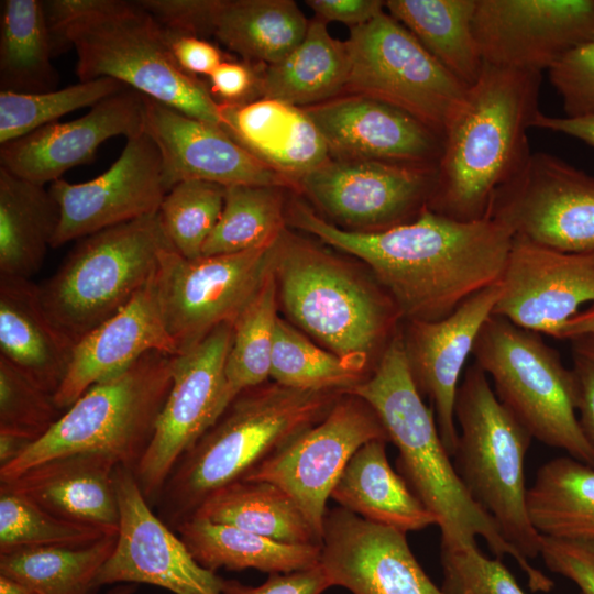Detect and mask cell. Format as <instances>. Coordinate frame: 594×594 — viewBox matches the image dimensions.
<instances>
[{"label":"cell","instance_id":"15","mask_svg":"<svg viewBox=\"0 0 594 594\" xmlns=\"http://www.w3.org/2000/svg\"><path fill=\"white\" fill-rule=\"evenodd\" d=\"M493 218L514 235L570 253H594V177L544 152L493 201Z\"/></svg>","mask_w":594,"mask_h":594},{"label":"cell","instance_id":"33","mask_svg":"<svg viewBox=\"0 0 594 594\" xmlns=\"http://www.w3.org/2000/svg\"><path fill=\"white\" fill-rule=\"evenodd\" d=\"M349 68L346 43L332 37L317 18L287 56L262 69L261 98L300 108L328 101L345 91Z\"/></svg>","mask_w":594,"mask_h":594},{"label":"cell","instance_id":"59","mask_svg":"<svg viewBox=\"0 0 594 594\" xmlns=\"http://www.w3.org/2000/svg\"><path fill=\"white\" fill-rule=\"evenodd\" d=\"M0 594H36L28 586L10 579L0 575Z\"/></svg>","mask_w":594,"mask_h":594},{"label":"cell","instance_id":"31","mask_svg":"<svg viewBox=\"0 0 594 594\" xmlns=\"http://www.w3.org/2000/svg\"><path fill=\"white\" fill-rule=\"evenodd\" d=\"M61 220L50 188L0 166V276L31 279Z\"/></svg>","mask_w":594,"mask_h":594},{"label":"cell","instance_id":"25","mask_svg":"<svg viewBox=\"0 0 594 594\" xmlns=\"http://www.w3.org/2000/svg\"><path fill=\"white\" fill-rule=\"evenodd\" d=\"M144 95L132 88L105 98L78 119L54 122L0 145V166L46 185L70 168L91 162L107 140L143 132Z\"/></svg>","mask_w":594,"mask_h":594},{"label":"cell","instance_id":"22","mask_svg":"<svg viewBox=\"0 0 594 594\" xmlns=\"http://www.w3.org/2000/svg\"><path fill=\"white\" fill-rule=\"evenodd\" d=\"M304 109L321 133L331 158L438 166L443 138L389 103L346 94Z\"/></svg>","mask_w":594,"mask_h":594},{"label":"cell","instance_id":"40","mask_svg":"<svg viewBox=\"0 0 594 594\" xmlns=\"http://www.w3.org/2000/svg\"><path fill=\"white\" fill-rule=\"evenodd\" d=\"M284 187H226L219 220L202 248V256L266 248L285 229Z\"/></svg>","mask_w":594,"mask_h":594},{"label":"cell","instance_id":"12","mask_svg":"<svg viewBox=\"0 0 594 594\" xmlns=\"http://www.w3.org/2000/svg\"><path fill=\"white\" fill-rule=\"evenodd\" d=\"M271 246L197 260L185 258L173 248L161 253L155 280L177 355L220 324H234L270 270Z\"/></svg>","mask_w":594,"mask_h":594},{"label":"cell","instance_id":"56","mask_svg":"<svg viewBox=\"0 0 594 594\" xmlns=\"http://www.w3.org/2000/svg\"><path fill=\"white\" fill-rule=\"evenodd\" d=\"M532 128L566 134L594 147V111L576 117H551L539 112Z\"/></svg>","mask_w":594,"mask_h":594},{"label":"cell","instance_id":"30","mask_svg":"<svg viewBox=\"0 0 594 594\" xmlns=\"http://www.w3.org/2000/svg\"><path fill=\"white\" fill-rule=\"evenodd\" d=\"M386 440L363 444L351 458L330 498L363 519L405 534L437 525L436 516L396 473Z\"/></svg>","mask_w":594,"mask_h":594},{"label":"cell","instance_id":"44","mask_svg":"<svg viewBox=\"0 0 594 594\" xmlns=\"http://www.w3.org/2000/svg\"><path fill=\"white\" fill-rule=\"evenodd\" d=\"M125 88L113 78L100 77L41 94L0 91V145L57 122L75 110L91 108Z\"/></svg>","mask_w":594,"mask_h":594},{"label":"cell","instance_id":"46","mask_svg":"<svg viewBox=\"0 0 594 594\" xmlns=\"http://www.w3.org/2000/svg\"><path fill=\"white\" fill-rule=\"evenodd\" d=\"M63 413L54 395L0 358V431L22 435L35 442Z\"/></svg>","mask_w":594,"mask_h":594},{"label":"cell","instance_id":"39","mask_svg":"<svg viewBox=\"0 0 594 594\" xmlns=\"http://www.w3.org/2000/svg\"><path fill=\"white\" fill-rule=\"evenodd\" d=\"M116 535L80 547H43L0 553V575L36 594H94L98 574L112 553Z\"/></svg>","mask_w":594,"mask_h":594},{"label":"cell","instance_id":"3","mask_svg":"<svg viewBox=\"0 0 594 594\" xmlns=\"http://www.w3.org/2000/svg\"><path fill=\"white\" fill-rule=\"evenodd\" d=\"M541 74L484 63L444 130L429 209L460 221L488 218L497 193L530 158Z\"/></svg>","mask_w":594,"mask_h":594},{"label":"cell","instance_id":"43","mask_svg":"<svg viewBox=\"0 0 594 594\" xmlns=\"http://www.w3.org/2000/svg\"><path fill=\"white\" fill-rule=\"evenodd\" d=\"M109 535L116 534L58 517L0 484V553L87 546Z\"/></svg>","mask_w":594,"mask_h":594},{"label":"cell","instance_id":"10","mask_svg":"<svg viewBox=\"0 0 594 594\" xmlns=\"http://www.w3.org/2000/svg\"><path fill=\"white\" fill-rule=\"evenodd\" d=\"M472 355L491 376L499 402L531 438L594 468V444L579 419L572 370L540 333L492 314Z\"/></svg>","mask_w":594,"mask_h":594},{"label":"cell","instance_id":"17","mask_svg":"<svg viewBox=\"0 0 594 594\" xmlns=\"http://www.w3.org/2000/svg\"><path fill=\"white\" fill-rule=\"evenodd\" d=\"M119 526L114 549L102 565L97 586L150 584L174 594H222L223 579L202 568L143 495L134 472L114 471Z\"/></svg>","mask_w":594,"mask_h":594},{"label":"cell","instance_id":"41","mask_svg":"<svg viewBox=\"0 0 594 594\" xmlns=\"http://www.w3.org/2000/svg\"><path fill=\"white\" fill-rule=\"evenodd\" d=\"M277 307V284L270 266L260 289L233 324L224 371L226 409L239 394L268 381Z\"/></svg>","mask_w":594,"mask_h":594},{"label":"cell","instance_id":"57","mask_svg":"<svg viewBox=\"0 0 594 594\" xmlns=\"http://www.w3.org/2000/svg\"><path fill=\"white\" fill-rule=\"evenodd\" d=\"M32 443L33 440L22 435L0 431V469L14 462Z\"/></svg>","mask_w":594,"mask_h":594},{"label":"cell","instance_id":"21","mask_svg":"<svg viewBox=\"0 0 594 594\" xmlns=\"http://www.w3.org/2000/svg\"><path fill=\"white\" fill-rule=\"evenodd\" d=\"M406 535L340 506L327 509L320 565L331 586L351 594H444L417 561Z\"/></svg>","mask_w":594,"mask_h":594},{"label":"cell","instance_id":"1","mask_svg":"<svg viewBox=\"0 0 594 594\" xmlns=\"http://www.w3.org/2000/svg\"><path fill=\"white\" fill-rule=\"evenodd\" d=\"M292 226L360 258L388 293L405 321H437L498 283L514 233L493 218L460 221L426 207L410 222L378 232L339 228L301 201Z\"/></svg>","mask_w":594,"mask_h":594},{"label":"cell","instance_id":"60","mask_svg":"<svg viewBox=\"0 0 594 594\" xmlns=\"http://www.w3.org/2000/svg\"><path fill=\"white\" fill-rule=\"evenodd\" d=\"M135 590V584H118L106 594H133Z\"/></svg>","mask_w":594,"mask_h":594},{"label":"cell","instance_id":"51","mask_svg":"<svg viewBox=\"0 0 594 594\" xmlns=\"http://www.w3.org/2000/svg\"><path fill=\"white\" fill-rule=\"evenodd\" d=\"M256 65L246 61H223L209 76V90L215 100H220V105L241 106L261 99L263 68Z\"/></svg>","mask_w":594,"mask_h":594},{"label":"cell","instance_id":"20","mask_svg":"<svg viewBox=\"0 0 594 594\" xmlns=\"http://www.w3.org/2000/svg\"><path fill=\"white\" fill-rule=\"evenodd\" d=\"M492 314L554 339L587 302L594 304V253H570L514 235Z\"/></svg>","mask_w":594,"mask_h":594},{"label":"cell","instance_id":"55","mask_svg":"<svg viewBox=\"0 0 594 594\" xmlns=\"http://www.w3.org/2000/svg\"><path fill=\"white\" fill-rule=\"evenodd\" d=\"M307 6L322 21H337L352 28L363 25L384 12L381 0H308Z\"/></svg>","mask_w":594,"mask_h":594},{"label":"cell","instance_id":"26","mask_svg":"<svg viewBox=\"0 0 594 594\" xmlns=\"http://www.w3.org/2000/svg\"><path fill=\"white\" fill-rule=\"evenodd\" d=\"M151 351L177 355L165 327L155 273L125 307L75 344L55 404L65 411L92 385Z\"/></svg>","mask_w":594,"mask_h":594},{"label":"cell","instance_id":"32","mask_svg":"<svg viewBox=\"0 0 594 594\" xmlns=\"http://www.w3.org/2000/svg\"><path fill=\"white\" fill-rule=\"evenodd\" d=\"M175 531L194 559L213 573L220 569L290 573L320 563L321 544L284 543L198 516L184 520Z\"/></svg>","mask_w":594,"mask_h":594},{"label":"cell","instance_id":"14","mask_svg":"<svg viewBox=\"0 0 594 594\" xmlns=\"http://www.w3.org/2000/svg\"><path fill=\"white\" fill-rule=\"evenodd\" d=\"M233 324L223 323L188 351L175 355L172 387L154 436L134 470L151 506L180 458L224 413L226 363Z\"/></svg>","mask_w":594,"mask_h":594},{"label":"cell","instance_id":"8","mask_svg":"<svg viewBox=\"0 0 594 594\" xmlns=\"http://www.w3.org/2000/svg\"><path fill=\"white\" fill-rule=\"evenodd\" d=\"M454 417V466L469 494L522 557H539L542 536L528 515L524 470L532 438L476 363L468 366L459 385Z\"/></svg>","mask_w":594,"mask_h":594},{"label":"cell","instance_id":"28","mask_svg":"<svg viewBox=\"0 0 594 594\" xmlns=\"http://www.w3.org/2000/svg\"><path fill=\"white\" fill-rule=\"evenodd\" d=\"M220 112L229 135L294 188L330 157L321 133L304 108L261 98L241 106L220 105Z\"/></svg>","mask_w":594,"mask_h":594},{"label":"cell","instance_id":"11","mask_svg":"<svg viewBox=\"0 0 594 594\" xmlns=\"http://www.w3.org/2000/svg\"><path fill=\"white\" fill-rule=\"evenodd\" d=\"M348 94L397 107L443 138L468 86L385 11L351 29Z\"/></svg>","mask_w":594,"mask_h":594},{"label":"cell","instance_id":"36","mask_svg":"<svg viewBox=\"0 0 594 594\" xmlns=\"http://www.w3.org/2000/svg\"><path fill=\"white\" fill-rule=\"evenodd\" d=\"M477 0H387L385 9L468 87L484 61L474 32Z\"/></svg>","mask_w":594,"mask_h":594},{"label":"cell","instance_id":"35","mask_svg":"<svg viewBox=\"0 0 594 594\" xmlns=\"http://www.w3.org/2000/svg\"><path fill=\"white\" fill-rule=\"evenodd\" d=\"M526 501L542 537L594 541V468L569 455L552 459L538 469Z\"/></svg>","mask_w":594,"mask_h":594},{"label":"cell","instance_id":"2","mask_svg":"<svg viewBox=\"0 0 594 594\" xmlns=\"http://www.w3.org/2000/svg\"><path fill=\"white\" fill-rule=\"evenodd\" d=\"M348 394L364 399L380 417L388 441L398 450L399 474L436 516L440 549L476 547L477 537L483 538L496 558L509 556L516 561L532 592L553 588V581L506 540L462 483L441 440L435 411L414 382L400 330L373 372Z\"/></svg>","mask_w":594,"mask_h":594},{"label":"cell","instance_id":"5","mask_svg":"<svg viewBox=\"0 0 594 594\" xmlns=\"http://www.w3.org/2000/svg\"><path fill=\"white\" fill-rule=\"evenodd\" d=\"M278 299L301 330L367 374L399 331L402 315L377 283L286 228L271 246Z\"/></svg>","mask_w":594,"mask_h":594},{"label":"cell","instance_id":"29","mask_svg":"<svg viewBox=\"0 0 594 594\" xmlns=\"http://www.w3.org/2000/svg\"><path fill=\"white\" fill-rule=\"evenodd\" d=\"M74 344L48 318L31 279L0 276V358L52 395L61 387Z\"/></svg>","mask_w":594,"mask_h":594},{"label":"cell","instance_id":"27","mask_svg":"<svg viewBox=\"0 0 594 594\" xmlns=\"http://www.w3.org/2000/svg\"><path fill=\"white\" fill-rule=\"evenodd\" d=\"M118 465L105 454H68L42 462L0 484L58 517L118 534Z\"/></svg>","mask_w":594,"mask_h":594},{"label":"cell","instance_id":"42","mask_svg":"<svg viewBox=\"0 0 594 594\" xmlns=\"http://www.w3.org/2000/svg\"><path fill=\"white\" fill-rule=\"evenodd\" d=\"M369 375L278 318L270 374L274 383L307 392L348 393Z\"/></svg>","mask_w":594,"mask_h":594},{"label":"cell","instance_id":"4","mask_svg":"<svg viewBox=\"0 0 594 594\" xmlns=\"http://www.w3.org/2000/svg\"><path fill=\"white\" fill-rule=\"evenodd\" d=\"M344 393L264 383L239 394L180 458L155 506L170 528L219 490L243 480L296 435L319 422Z\"/></svg>","mask_w":594,"mask_h":594},{"label":"cell","instance_id":"23","mask_svg":"<svg viewBox=\"0 0 594 594\" xmlns=\"http://www.w3.org/2000/svg\"><path fill=\"white\" fill-rule=\"evenodd\" d=\"M143 131L157 146L166 188L185 180L294 188L219 125L144 96Z\"/></svg>","mask_w":594,"mask_h":594},{"label":"cell","instance_id":"52","mask_svg":"<svg viewBox=\"0 0 594 594\" xmlns=\"http://www.w3.org/2000/svg\"><path fill=\"white\" fill-rule=\"evenodd\" d=\"M332 587L320 563L290 573H273L257 586L237 580L222 582V594H322Z\"/></svg>","mask_w":594,"mask_h":594},{"label":"cell","instance_id":"54","mask_svg":"<svg viewBox=\"0 0 594 594\" xmlns=\"http://www.w3.org/2000/svg\"><path fill=\"white\" fill-rule=\"evenodd\" d=\"M167 34L176 63L183 70L193 76L206 75L209 77L227 59L216 45L201 37L169 32Z\"/></svg>","mask_w":594,"mask_h":594},{"label":"cell","instance_id":"53","mask_svg":"<svg viewBox=\"0 0 594 594\" xmlns=\"http://www.w3.org/2000/svg\"><path fill=\"white\" fill-rule=\"evenodd\" d=\"M576 410L582 428L594 444V334L570 340Z\"/></svg>","mask_w":594,"mask_h":594},{"label":"cell","instance_id":"6","mask_svg":"<svg viewBox=\"0 0 594 594\" xmlns=\"http://www.w3.org/2000/svg\"><path fill=\"white\" fill-rule=\"evenodd\" d=\"M70 47L77 54L79 81L110 77L187 116L222 127L220 105L207 85L178 66L167 31L136 1L96 0L64 29L62 53Z\"/></svg>","mask_w":594,"mask_h":594},{"label":"cell","instance_id":"48","mask_svg":"<svg viewBox=\"0 0 594 594\" xmlns=\"http://www.w3.org/2000/svg\"><path fill=\"white\" fill-rule=\"evenodd\" d=\"M548 72L566 117L594 111V41L572 50Z\"/></svg>","mask_w":594,"mask_h":594},{"label":"cell","instance_id":"50","mask_svg":"<svg viewBox=\"0 0 594 594\" xmlns=\"http://www.w3.org/2000/svg\"><path fill=\"white\" fill-rule=\"evenodd\" d=\"M169 33L204 36L212 34L219 0H138Z\"/></svg>","mask_w":594,"mask_h":594},{"label":"cell","instance_id":"16","mask_svg":"<svg viewBox=\"0 0 594 594\" xmlns=\"http://www.w3.org/2000/svg\"><path fill=\"white\" fill-rule=\"evenodd\" d=\"M437 168L329 157L297 185L334 221L378 232L416 219L428 207Z\"/></svg>","mask_w":594,"mask_h":594},{"label":"cell","instance_id":"45","mask_svg":"<svg viewBox=\"0 0 594 594\" xmlns=\"http://www.w3.org/2000/svg\"><path fill=\"white\" fill-rule=\"evenodd\" d=\"M226 187L206 180H185L173 186L160 209L161 227L182 256L197 260L222 211Z\"/></svg>","mask_w":594,"mask_h":594},{"label":"cell","instance_id":"49","mask_svg":"<svg viewBox=\"0 0 594 594\" xmlns=\"http://www.w3.org/2000/svg\"><path fill=\"white\" fill-rule=\"evenodd\" d=\"M539 557L551 572L573 582L580 594H594V541L542 537Z\"/></svg>","mask_w":594,"mask_h":594},{"label":"cell","instance_id":"9","mask_svg":"<svg viewBox=\"0 0 594 594\" xmlns=\"http://www.w3.org/2000/svg\"><path fill=\"white\" fill-rule=\"evenodd\" d=\"M168 248L157 213L78 240L59 268L38 285L48 318L75 346L134 298Z\"/></svg>","mask_w":594,"mask_h":594},{"label":"cell","instance_id":"37","mask_svg":"<svg viewBox=\"0 0 594 594\" xmlns=\"http://www.w3.org/2000/svg\"><path fill=\"white\" fill-rule=\"evenodd\" d=\"M193 516L284 543L321 544L292 497L264 481L232 483L210 495Z\"/></svg>","mask_w":594,"mask_h":594},{"label":"cell","instance_id":"47","mask_svg":"<svg viewBox=\"0 0 594 594\" xmlns=\"http://www.w3.org/2000/svg\"><path fill=\"white\" fill-rule=\"evenodd\" d=\"M444 594H526L501 559H490L479 547L440 549Z\"/></svg>","mask_w":594,"mask_h":594},{"label":"cell","instance_id":"58","mask_svg":"<svg viewBox=\"0 0 594 594\" xmlns=\"http://www.w3.org/2000/svg\"><path fill=\"white\" fill-rule=\"evenodd\" d=\"M584 334H594V304L570 318L561 329L558 339L570 340Z\"/></svg>","mask_w":594,"mask_h":594},{"label":"cell","instance_id":"19","mask_svg":"<svg viewBox=\"0 0 594 594\" xmlns=\"http://www.w3.org/2000/svg\"><path fill=\"white\" fill-rule=\"evenodd\" d=\"M50 190L61 220L52 248L158 212L167 194L160 151L143 131L127 140L117 161L84 183L58 179Z\"/></svg>","mask_w":594,"mask_h":594},{"label":"cell","instance_id":"24","mask_svg":"<svg viewBox=\"0 0 594 594\" xmlns=\"http://www.w3.org/2000/svg\"><path fill=\"white\" fill-rule=\"evenodd\" d=\"M501 280L468 298L437 321H406L404 349L414 382L428 396L441 440L451 458L458 444L454 404L459 380L477 338L501 296Z\"/></svg>","mask_w":594,"mask_h":594},{"label":"cell","instance_id":"13","mask_svg":"<svg viewBox=\"0 0 594 594\" xmlns=\"http://www.w3.org/2000/svg\"><path fill=\"white\" fill-rule=\"evenodd\" d=\"M377 439L388 441L375 410L361 397L344 393L319 422L292 438L243 480L282 488L321 542L327 502L337 482L353 454Z\"/></svg>","mask_w":594,"mask_h":594},{"label":"cell","instance_id":"7","mask_svg":"<svg viewBox=\"0 0 594 594\" xmlns=\"http://www.w3.org/2000/svg\"><path fill=\"white\" fill-rule=\"evenodd\" d=\"M175 355L151 351L123 371L88 388L53 427L14 462L0 482L51 459L98 453L133 472L154 436L173 381Z\"/></svg>","mask_w":594,"mask_h":594},{"label":"cell","instance_id":"34","mask_svg":"<svg viewBox=\"0 0 594 594\" xmlns=\"http://www.w3.org/2000/svg\"><path fill=\"white\" fill-rule=\"evenodd\" d=\"M308 26L292 0H219L212 35L243 61L268 66L287 56Z\"/></svg>","mask_w":594,"mask_h":594},{"label":"cell","instance_id":"38","mask_svg":"<svg viewBox=\"0 0 594 594\" xmlns=\"http://www.w3.org/2000/svg\"><path fill=\"white\" fill-rule=\"evenodd\" d=\"M43 1L2 0L0 91L41 94L58 89V74Z\"/></svg>","mask_w":594,"mask_h":594},{"label":"cell","instance_id":"18","mask_svg":"<svg viewBox=\"0 0 594 594\" xmlns=\"http://www.w3.org/2000/svg\"><path fill=\"white\" fill-rule=\"evenodd\" d=\"M473 32L484 63L542 73L594 41V0H477Z\"/></svg>","mask_w":594,"mask_h":594}]
</instances>
